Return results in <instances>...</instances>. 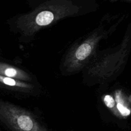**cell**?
Listing matches in <instances>:
<instances>
[{"label": "cell", "mask_w": 131, "mask_h": 131, "mask_svg": "<svg viewBox=\"0 0 131 131\" xmlns=\"http://www.w3.org/2000/svg\"><path fill=\"white\" fill-rule=\"evenodd\" d=\"M85 0H27L29 10L7 20L11 32L18 41H33L41 30L61 20L78 16L85 12Z\"/></svg>", "instance_id": "1"}, {"label": "cell", "mask_w": 131, "mask_h": 131, "mask_svg": "<svg viewBox=\"0 0 131 131\" xmlns=\"http://www.w3.org/2000/svg\"><path fill=\"white\" fill-rule=\"evenodd\" d=\"M0 120L12 131H48L32 113L1 99Z\"/></svg>", "instance_id": "2"}, {"label": "cell", "mask_w": 131, "mask_h": 131, "mask_svg": "<svg viewBox=\"0 0 131 131\" xmlns=\"http://www.w3.org/2000/svg\"><path fill=\"white\" fill-rule=\"evenodd\" d=\"M0 87L11 91L30 93L33 91L35 86L26 81L0 75Z\"/></svg>", "instance_id": "3"}, {"label": "cell", "mask_w": 131, "mask_h": 131, "mask_svg": "<svg viewBox=\"0 0 131 131\" xmlns=\"http://www.w3.org/2000/svg\"><path fill=\"white\" fill-rule=\"evenodd\" d=\"M0 75L26 82L32 79L31 76L25 71L2 62H0Z\"/></svg>", "instance_id": "4"}, {"label": "cell", "mask_w": 131, "mask_h": 131, "mask_svg": "<svg viewBox=\"0 0 131 131\" xmlns=\"http://www.w3.org/2000/svg\"><path fill=\"white\" fill-rule=\"evenodd\" d=\"M105 104L110 108L113 107L115 105V100L110 95H106L104 98Z\"/></svg>", "instance_id": "5"}, {"label": "cell", "mask_w": 131, "mask_h": 131, "mask_svg": "<svg viewBox=\"0 0 131 131\" xmlns=\"http://www.w3.org/2000/svg\"><path fill=\"white\" fill-rule=\"evenodd\" d=\"M117 106L118 110L120 111L122 115L124 116H127L130 114V111L126 107H124L121 103H118Z\"/></svg>", "instance_id": "6"}]
</instances>
